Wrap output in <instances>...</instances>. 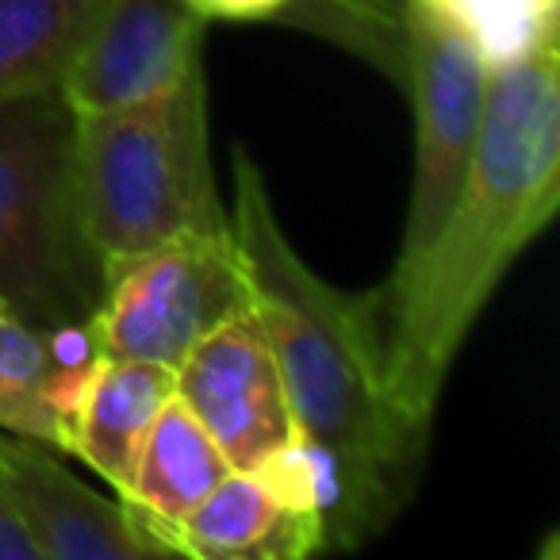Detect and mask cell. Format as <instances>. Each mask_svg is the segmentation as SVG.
<instances>
[{"label":"cell","mask_w":560,"mask_h":560,"mask_svg":"<svg viewBox=\"0 0 560 560\" xmlns=\"http://www.w3.org/2000/svg\"><path fill=\"white\" fill-rule=\"evenodd\" d=\"M203 24L188 0H108L58 93L73 116L147 101L200 62Z\"/></svg>","instance_id":"ba28073f"},{"label":"cell","mask_w":560,"mask_h":560,"mask_svg":"<svg viewBox=\"0 0 560 560\" xmlns=\"http://www.w3.org/2000/svg\"><path fill=\"white\" fill-rule=\"evenodd\" d=\"M177 399L234 472H254L300 434L277 353L254 304L203 335L177 365Z\"/></svg>","instance_id":"52a82bcc"},{"label":"cell","mask_w":560,"mask_h":560,"mask_svg":"<svg viewBox=\"0 0 560 560\" xmlns=\"http://www.w3.org/2000/svg\"><path fill=\"white\" fill-rule=\"evenodd\" d=\"M534 50L488 70L465 180L419 257L365 296L384 384L419 427H434L445 376L514 257L560 203V50Z\"/></svg>","instance_id":"6da1fadb"},{"label":"cell","mask_w":560,"mask_h":560,"mask_svg":"<svg viewBox=\"0 0 560 560\" xmlns=\"http://www.w3.org/2000/svg\"><path fill=\"white\" fill-rule=\"evenodd\" d=\"M0 307H4V304H0Z\"/></svg>","instance_id":"ac0fdd59"},{"label":"cell","mask_w":560,"mask_h":560,"mask_svg":"<svg viewBox=\"0 0 560 560\" xmlns=\"http://www.w3.org/2000/svg\"><path fill=\"white\" fill-rule=\"evenodd\" d=\"M108 0H0V101L55 93Z\"/></svg>","instance_id":"4fadbf2b"},{"label":"cell","mask_w":560,"mask_h":560,"mask_svg":"<svg viewBox=\"0 0 560 560\" xmlns=\"http://www.w3.org/2000/svg\"><path fill=\"white\" fill-rule=\"evenodd\" d=\"M0 560H39V549H35L32 534L24 529L4 488H0Z\"/></svg>","instance_id":"2e32d148"},{"label":"cell","mask_w":560,"mask_h":560,"mask_svg":"<svg viewBox=\"0 0 560 560\" xmlns=\"http://www.w3.org/2000/svg\"><path fill=\"white\" fill-rule=\"evenodd\" d=\"M438 9L468 32L488 70L534 50L545 35L560 32V0H434Z\"/></svg>","instance_id":"9a60e30c"},{"label":"cell","mask_w":560,"mask_h":560,"mask_svg":"<svg viewBox=\"0 0 560 560\" xmlns=\"http://www.w3.org/2000/svg\"><path fill=\"white\" fill-rule=\"evenodd\" d=\"M226 472L231 465L223 450L211 442L196 415L173 396L142 438L124 503L139 518V526L162 545L165 557H177L173 552L177 529Z\"/></svg>","instance_id":"8fae6325"},{"label":"cell","mask_w":560,"mask_h":560,"mask_svg":"<svg viewBox=\"0 0 560 560\" xmlns=\"http://www.w3.org/2000/svg\"><path fill=\"white\" fill-rule=\"evenodd\" d=\"M173 396H177V369L104 353L81 404L70 457L96 468L108 488L124 499L142 438Z\"/></svg>","instance_id":"7c38bea8"},{"label":"cell","mask_w":560,"mask_h":560,"mask_svg":"<svg viewBox=\"0 0 560 560\" xmlns=\"http://www.w3.org/2000/svg\"><path fill=\"white\" fill-rule=\"evenodd\" d=\"M404 62L415 112V180L396 269L411 265L442 226L472 158L488 89L480 47L434 0H404Z\"/></svg>","instance_id":"8992f818"},{"label":"cell","mask_w":560,"mask_h":560,"mask_svg":"<svg viewBox=\"0 0 560 560\" xmlns=\"http://www.w3.org/2000/svg\"><path fill=\"white\" fill-rule=\"evenodd\" d=\"M0 488L32 534L39 560H150L165 549L124 499H104L55 450L0 430Z\"/></svg>","instance_id":"9c48e42d"},{"label":"cell","mask_w":560,"mask_h":560,"mask_svg":"<svg viewBox=\"0 0 560 560\" xmlns=\"http://www.w3.org/2000/svg\"><path fill=\"white\" fill-rule=\"evenodd\" d=\"M249 307L234 226L185 231L104 269L93 327L108 358L177 369L203 335Z\"/></svg>","instance_id":"5b68a950"},{"label":"cell","mask_w":560,"mask_h":560,"mask_svg":"<svg viewBox=\"0 0 560 560\" xmlns=\"http://www.w3.org/2000/svg\"><path fill=\"white\" fill-rule=\"evenodd\" d=\"M73 188L104 269L173 234L231 223L211 170L203 58L147 101L73 116Z\"/></svg>","instance_id":"3957f363"},{"label":"cell","mask_w":560,"mask_h":560,"mask_svg":"<svg viewBox=\"0 0 560 560\" xmlns=\"http://www.w3.org/2000/svg\"><path fill=\"white\" fill-rule=\"evenodd\" d=\"M104 265L73 188V112L62 93L0 101V304L32 327L93 319Z\"/></svg>","instance_id":"277c9868"},{"label":"cell","mask_w":560,"mask_h":560,"mask_svg":"<svg viewBox=\"0 0 560 560\" xmlns=\"http://www.w3.org/2000/svg\"><path fill=\"white\" fill-rule=\"evenodd\" d=\"M234 238L246 257L249 304L277 353L292 419L342 472L338 549L369 541L411 503L430 430L388 396L365 296L353 300L319 277L280 226L265 177L234 150Z\"/></svg>","instance_id":"7a4b0ae2"},{"label":"cell","mask_w":560,"mask_h":560,"mask_svg":"<svg viewBox=\"0 0 560 560\" xmlns=\"http://www.w3.org/2000/svg\"><path fill=\"white\" fill-rule=\"evenodd\" d=\"M203 20H265L277 16L289 0H188Z\"/></svg>","instance_id":"e0dca14e"},{"label":"cell","mask_w":560,"mask_h":560,"mask_svg":"<svg viewBox=\"0 0 560 560\" xmlns=\"http://www.w3.org/2000/svg\"><path fill=\"white\" fill-rule=\"evenodd\" d=\"M177 557L192 560H304L327 552L315 514L284 506L254 472H226L177 529Z\"/></svg>","instance_id":"30bf717a"},{"label":"cell","mask_w":560,"mask_h":560,"mask_svg":"<svg viewBox=\"0 0 560 560\" xmlns=\"http://www.w3.org/2000/svg\"><path fill=\"white\" fill-rule=\"evenodd\" d=\"M55 384L58 358L47 327H32L0 307V430L62 453Z\"/></svg>","instance_id":"5bb4252c"}]
</instances>
